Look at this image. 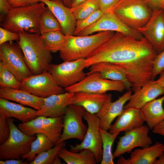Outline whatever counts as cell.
Wrapping results in <instances>:
<instances>
[{"label": "cell", "mask_w": 164, "mask_h": 164, "mask_svg": "<svg viewBox=\"0 0 164 164\" xmlns=\"http://www.w3.org/2000/svg\"><path fill=\"white\" fill-rule=\"evenodd\" d=\"M158 54L144 37L140 39L117 32L84 61L85 68L101 62L115 64L125 70L132 90L152 79L154 60Z\"/></svg>", "instance_id": "obj_1"}, {"label": "cell", "mask_w": 164, "mask_h": 164, "mask_svg": "<svg viewBox=\"0 0 164 164\" xmlns=\"http://www.w3.org/2000/svg\"><path fill=\"white\" fill-rule=\"evenodd\" d=\"M43 2L29 5L11 9L0 20V26L12 32H26L40 35L39 20L47 8Z\"/></svg>", "instance_id": "obj_2"}, {"label": "cell", "mask_w": 164, "mask_h": 164, "mask_svg": "<svg viewBox=\"0 0 164 164\" xmlns=\"http://www.w3.org/2000/svg\"><path fill=\"white\" fill-rule=\"evenodd\" d=\"M17 41L24 55L26 64L32 75L47 70L52 57L45 46L40 34L21 32Z\"/></svg>", "instance_id": "obj_3"}, {"label": "cell", "mask_w": 164, "mask_h": 164, "mask_svg": "<svg viewBox=\"0 0 164 164\" xmlns=\"http://www.w3.org/2000/svg\"><path fill=\"white\" fill-rule=\"evenodd\" d=\"M115 32L103 31L93 35L82 36L66 35V43L60 51V57L63 61L85 59L112 37Z\"/></svg>", "instance_id": "obj_4"}, {"label": "cell", "mask_w": 164, "mask_h": 164, "mask_svg": "<svg viewBox=\"0 0 164 164\" xmlns=\"http://www.w3.org/2000/svg\"><path fill=\"white\" fill-rule=\"evenodd\" d=\"M153 11L146 0H120L111 12L128 26L137 30L148 22Z\"/></svg>", "instance_id": "obj_5"}, {"label": "cell", "mask_w": 164, "mask_h": 164, "mask_svg": "<svg viewBox=\"0 0 164 164\" xmlns=\"http://www.w3.org/2000/svg\"><path fill=\"white\" fill-rule=\"evenodd\" d=\"M10 128L9 137L0 145V160L21 159L31 150L32 142L36 136H28L23 133L14 123L16 120L12 118L7 119Z\"/></svg>", "instance_id": "obj_6"}, {"label": "cell", "mask_w": 164, "mask_h": 164, "mask_svg": "<svg viewBox=\"0 0 164 164\" xmlns=\"http://www.w3.org/2000/svg\"><path fill=\"white\" fill-rule=\"evenodd\" d=\"M85 59L64 61L59 64L50 63L47 71L58 84L65 89L72 86L84 79L87 74L84 71L85 68Z\"/></svg>", "instance_id": "obj_7"}, {"label": "cell", "mask_w": 164, "mask_h": 164, "mask_svg": "<svg viewBox=\"0 0 164 164\" xmlns=\"http://www.w3.org/2000/svg\"><path fill=\"white\" fill-rule=\"evenodd\" d=\"M0 60L5 67L20 82L32 75L17 42L11 41L0 45Z\"/></svg>", "instance_id": "obj_8"}, {"label": "cell", "mask_w": 164, "mask_h": 164, "mask_svg": "<svg viewBox=\"0 0 164 164\" xmlns=\"http://www.w3.org/2000/svg\"><path fill=\"white\" fill-rule=\"evenodd\" d=\"M84 119L87 124V132L84 140L80 144L70 145V151L78 152L84 149L91 151L94 155L97 163H101L102 157V142L100 131V121L96 114L86 111Z\"/></svg>", "instance_id": "obj_9"}, {"label": "cell", "mask_w": 164, "mask_h": 164, "mask_svg": "<svg viewBox=\"0 0 164 164\" xmlns=\"http://www.w3.org/2000/svg\"><path fill=\"white\" fill-rule=\"evenodd\" d=\"M86 111L80 106L72 104L69 106L63 116L62 133L56 144L70 139L75 138L81 141L84 140L87 129L83 121Z\"/></svg>", "instance_id": "obj_10"}, {"label": "cell", "mask_w": 164, "mask_h": 164, "mask_svg": "<svg viewBox=\"0 0 164 164\" xmlns=\"http://www.w3.org/2000/svg\"><path fill=\"white\" fill-rule=\"evenodd\" d=\"M86 77L79 83L64 89L66 92L75 93L84 92L104 94L109 91L122 92L126 89L122 81H114L102 78L99 73L87 74Z\"/></svg>", "instance_id": "obj_11"}, {"label": "cell", "mask_w": 164, "mask_h": 164, "mask_svg": "<svg viewBox=\"0 0 164 164\" xmlns=\"http://www.w3.org/2000/svg\"><path fill=\"white\" fill-rule=\"evenodd\" d=\"M20 89L43 98L64 92L47 70L25 79L21 82Z\"/></svg>", "instance_id": "obj_12"}, {"label": "cell", "mask_w": 164, "mask_h": 164, "mask_svg": "<svg viewBox=\"0 0 164 164\" xmlns=\"http://www.w3.org/2000/svg\"><path fill=\"white\" fill-rule=\"evenodd\" d=\"M106 31L121 32L138 39L144 37L139 31L128 26L112 12L103 13L96 22L77 36H86L96 32Z\"/></svg>", "instance_id": "obj_13"}, {"label": "cell", "mask_w": 164, "mask_h": 164, "mask_svg": "<svg viewBox=\"0 0 164 164\" xmlns=\"http://www.w3.org/2000/svg\"><path fill=\"white\" fill-rule=\"evenodd\" d=\"M149 130L147 125H143L125 132L117 142L116 149L113 154L114 159L126 153H131L136 147L144 148L150 146L152 141L148 135Z\"/></svg>", "instance_id": "obj_14"}, {"label": "cell", "mask_w": 164, "mask_h": 164, "mask_svg": "<svg viewBox=\"0 0 164 164\" xmlns=\"http://www.w3.org/2000/svg\"><path fill=\"white\" fill-rule=\"evenodd\" d=\"M137 30L149 42L158 54L164 50V12L162 9H153L152 16L148 22Z\"/></svg>", "instance_id": "obj_15"}, {"label": "cell", "mask_w": 164, "mask_h": 164, "mask_svg": "<svg viewBox=\"0 0 164 164\" xmlns=\"http://www.w3.org/2000/svg\"><path fill=\"white\" fill-rule=\"evenodd\" d=\"M74 93L66 92L44 98L41 109L37 111V116L55 118L65 114L69 106L72 104Z\"/></svg>", "instance_id": "obj_16"}, {"label": "cell", "mask_w": 164, "mask_h": 164, "mask_svg": "<svg viewBox=\"0 0 164 164\" xmlns=\"http://www.w3.org/2000/svg\"><path fill=\"white\" fill-rule=\"evenodd\" d=\"M132 94L129 90L115 101H111L110 95L108 100L104 104L100 111L96 114L100 121V128L108 131L114 120L122 112L125 103L128 101Z\"/></svg>", "instance_id": "obj_17"}, {"label": "cell", "mask_w": 164, "mask_h": 164, "mask_svg": "<svg viewBox=\"0 0 164 164\" xmlns=\"http://www.w3.org/2000/svg\"><path fill=\"white\" fill-rule=\"evenodd\" d=\"M39 0L44 3L53 14L61 26L63 34L74 35L77 20L71 8L67 7L59 0Z\"/></svg>", "instance_id": "obj_18"}, {"label": "cell", "mask_w": 164, "mask_h": 164, "mask_svg": "<svg viewBox=\"0 0 164 164\" xmlns=\"http://www.w3.org/2000/svg\"><path fill=\"white\" fill-rule=\"evenodd\" d=\"M145 122L140 109L134 107L124 109L110 126L109 132L111 133L125 132L141 126Z\"/></svg>", "instance_id": "obj_19"}, {"label": "cell", "mask_w": 164, "mask_h": 164, "mask_svg": "<svg viewBox=\"0 0 164 164\" xmlns=\"http://www.w3.org/2000/svg\"><path fill=\"white\" fill-rule=\"evenodd\" d=\"M134 92L124 109L132 107L140 109L146 103L164 94V87L152 80Z\"/></svg>", "instance_id": "obj_20"}, {"label": "cell", "mask_w": 164, "mask_h": 164, "mask_svg": "<svg viewBox=\"0 0 164 164\" xmlns=\"http://www.w3.org/2000/svg\"><path fill=\"white\" fill-rule=\"evenodd\" d=\"M164 152V144L156 142L149 147L137 149L131 152L129 158L122 156L118 159V164H153L155 161Z\"/></svg>", "instance_id": "obj_21"}, {"label": "cell", "mask_w": 164, "mask_h": 164, "mask_svg": "<svg viewBox=\"0 0 164 164\" xmlns=\"http://www.w3.org/2000/svg\"><path fill=\"white\" fill-rule=\"evenodd\" d=\"M37 110L0 98V115L6 119L15 118L21 123L29 122L37 118Z\"/></svg>", "instance_id": "obj_22"}, {"label": "cell", "mask_w": 164, "mask_h": 164, "mask_svg": "<svg viewBox=\"0 0 164 164\" xmlns=\"http://www.w3.org/2000/svg\"><path fill=\"white\" fill-rule=\"evenodd\" d=\"M0 97L31 107L37 111L41 109L44 101V98L27 91L8 87L0 88Z\"/></svg>", "instance_id": "obj_23"}, {"label": "cell", "mask_w": 164, "mask_h": 164, "mask_svg": "<svg viewBox=\"0 0 164 164\" xmlns=\"http://www.w3.org/2000/svg\"><path fill=\"white\" fill-rule=\"evenodd\" d=\"M90 67L89 71L87 74L97 72L104 79L123 82L128 90L132 87V84L126 78L125 70L117 65L108 62H101L94 63Z\"/></svg>", "instance_id": "obj_24"}, {"label": "cell", "mask_w": 164, "mask_h": 164, "mask_svg": "<svg viewBox=\"0 0 164 164\" xmlns=\"http://www.w3.org/2000/svg\"><path fill=\"white\" fill-rule=\"evenodd\" d=\"M110 94L84 92L74 93L72 104L83 107L86 111L97 114L108 99Z\"/></svg>", "instance_id": "obj_25"}, {"label": "cell", "mask_w": 164, "mask_h": 164, "mask_svg": "<svg viewBox=\"0 0 164 164\" xmlns=\"http://www.w3.org/2000/svg\"><path fill=\"white\" fill-rule=\"evenodd\" d=\"M164 95L148 102L140 108L145 122L150 130L164 119Z\"/></svg>", "instance_id": "obj_26"}, {"label": "cell", "mask_w": 164, "mask_h": 164, "mask_svg": "<svg viewBox=\"0 0 164 164\" xmlns=\"http://www.w3.org/2000/svg\"><path fill=\"white\" fill-rule=\"evenodd\" d=\"M58 155L67 164L97 163L94 154L87 149L78 152H73L68 150L64 147L60 150Z\"/></svg>", "instance_id": "obj_27"}, {"label": "cell", "mask_w": 164, "mask_h": 164, "mask_svg": "<svg viewBox=\"0 0 164 164\" xmlns=\"http://www.w3.org/2000/svg\"><path fill=\"white\" fill-rule=\"evenodd\" d=\"M36 138L32 142L29 152L22 157L29 162L33 161L36 157L52 148L55 144L45 134L39 132L35 135Z\"/></svg>", "instance_id": "obj_28"}, {"label": "cell", "mask_w": 164, "mask_h": 164, "mask_svg": "<svg viewBox=\"0 0 164 164\" xmlns=\"http://www.w3.org/2000/svg\"><path fill=\"white\" fill-rule=\"evenodd\" d=\"M43 121L44 133L56 145L62 133L63 116L51 118L43 116Z\"/></svg>", "instance_id": "obj_29"}, {"label": "cell", "mask_w": 164, "mask_h": 164, "mask_svg": "<svg viewBox=\"0 0 164 164\" xmlns=\"http://www.w3.org/2000/svg\"><path fill=\"white\" fill-rule=\"evenodd\" d=\"M40 38L45 46L51 52L60 51L67 40V36L61 31L49 32L41 34Z\"/></svg>", "instance_id": "obj_30"}, {"label": "cell", "mask_w": 164, "mask_h": 164, "mask_svg": "<svg viewBox=\"0 0 164 164\" xmlns=\"http://www.w3.org/2000/svg\"><path fill=\"white\" fill-rule=\"evenodd\" d=\"M102 137L103 155L101 164H114L112 152L113 144L120 133H111L108 131L100 128Z\"/></svg>", "instance_id": "obj_31"}, {"label": "cell", "mask_w": 164, "mask_h": 164, "mask_svg": "<svg viewBox=\"0 0 164 164\" xmlns=\"http://www.w3.org/2000/svg\"><path fill=\"white\" fill-rule=\"evenodd\" d=\"M39 26L40 35L53 31H62L59 22L48 7L40 17Z\"/></svg>", "instance_id": "obj_32"}, {"label": "cell", "mask_w": 164, "mask_h": 164, "mask_svg": "<svg viewBox=\"0 0 164 164\" xmlns=\"http://www.w3.org/2000/svg\"><path fill=\"white\" fill-rule=\"evenodd\" d=\"M76 20L84 19L99 9L97 0H87L71 8Z\"/></svg>", "instance_id": "obj_33"}, {"label": "cell", "mask_w": 164, "mask_h": 164, "mask_svg": "<svg viewBox=\"0 0 164 164\" xmlns=\"http://www.w3.org/2000/svg\"><path fill=\"white\" fill-rule=\"evenodd\" d=\"M66 144L65 141L61 142L51 149L37 155L30 162V164H53L55 159L60 150L64 147Z\"/></svg>", "instance_id": "obj_34"}, {"label": "cell", "mask_w": 164, "mask_h": 164, "mask_svg": "<svg viewBox=\"0 0 164 164\" xmlns=\"http://www.w3.org/2000/svg\"><path fill=\"white\" fill-rule=\"evenodd\" d=\"M43 119V116H38L29 122L19 123L18 127L23 133L29 136H34L39 132L44 133Z\"/></svg>", "instance_id": "obj_35"}, {"label": "cell", "mask_w": 164, "mask_h": 164, "mask_svg": "<svg viewBox=\"0 0 164 164\" xmlns=\"http://www.w3.org/2000/svg\"><path fill=\"white\" fill-rule=\"evenodd\" d=\"M21 82L0 61V87L19 89Z\"/></svg>", "instance_id": "obj_36"}, {"label": "cell", "mask_w": 164, "mask_h": 164, "mask_svg": "<svg viewBox=\"0 0 164 164\" xmlns=\"http://www.w3.org/2000/svg\"><path fill=\"white\" fill-rule=\"evenodd\" d=\"M103 13L99 9L88 16L76 21L74 35H77L83 30L96 22L103 15Z\"/></svg>", "instance_id": "obj_37"}, {"label": "cell", "mask_w": 164, "mask_h": 164, "mask_svg": "<svg viewBox=\"0 0 164 164\" xmlns=\"http://www.w3.org/2000/svg\"><path fill=\"white\" fill-rule=\"evenodd\" d=\"M10 128L7 119L0 115V144L4 143L9 138Z\"/></svg>", "instance_id": "obj_38"}, {"label": "cell", "mask_w": 164, "mask_h": 164, "mask_svg": "<svg viewBox=\"0 0 164 164\" xmlns=\"http://www.w3.org/2000/svg\"><path fill=\"white\" fill-rule=\"evenodd\" d=\"M164 70V50L158 54L154 60L152 73V79Z\"/></svg>", "instance_id": "obj_39"}, {"label": "cell", "mask_w": 164, "mask_h": 164, "mask_svg": "<svg viewBox=\"0 0 164 164\" xmlns=\"http://www.w3.org/2000/svg\"><path fill=\"white\" fill-rule=\"evenodd\" d=\"M20 36L18 33L12 32L2 27L0 28V45L8 41H19Z\"/></svg>", "instance_id": "obj_40"}, {"label": "cell", "mask_w": 164, "mask_h": 164, "mask_svg": "<svg viewBox=\"0 0 164 164\" xmlns=\"http://www.w3.org/2000/svg\"><path fill=\"white\" fill-rule=\"evenodd\" d=\"M120 0H97L99 9L104 13L111 12Z\"/></svg>", "instance_id": "obj_41"}, {"label": "cell", "mask_w": 164, "mask_h": 164, "mask_svg": "<svg viewBox=\"0 0 164 164\" xmlns=\"http://www.w3.org/2000/svg\"><path fill=\"white\" fill-rule=\"evenodd\" d=\"M12 8L25 7L32 4L29 0H7Z\"/></svg>", "instance_id": "obj_42"}, {"label": "cell", "mask_w": 164, "mask_h": 164, "mask_svg": "<svg viewBox=\"0 0 164 164\" xmlns=\"http://www.w3.org/2000/svg\"><path fill=\"white\" fill-rule=\"evenodd\" d=\"M11 9L7 0H0V20Z\"/></svg>", "instance_id": "obj_43"}, {"label": "cell", "mask_w": 164, "mask_h": 164, "mask_svg": "<svg viewBox=\"0 0 164 164\" xmlns=\"http://www.w3.org/2000/svg\"><path fill=\"white\" fill-rule=\"evenodd\" d=\"M153 9L164 8V0H146Z\"/></svg>", "instance_id": "obj_44"}, {"label": "cell", "mask_w": 164, "mask_h": 164, "mask_svg": "<svg viewBox=\"0 0 164 164\" xmlns=\"http://www.w3.org/2000/svg\"><path fill=\"white\" fill-rule=\"evenodd\" d=\"M27 160L25 161L22 159H10L4 160H0V164H29Z\"/></svg>", "instance_id": "obj_45"}, {"label": "cell", "mask_w": 164, "mask_h": 164, "mask_svg": "<svg viewBox=\"0 0 164 164\" xmlns=\"http://www.w3.org/2000/svg\"><path fill=\"white\" fill-rule=\"evenodd\" d=\"M152 132L164 137V119L155 126L152 129Z\"/></svg>", "instance_id": "obj_46"}, {"label": "cell", "mask_w": 164, "mask_h": 164, "mask_svg": "<svg viewBox=\"0 0 164 164\" xmlns=\"http://www.w3.org/2000/svg\"><path fill=\"white\" fill-rule=\"evenodd\" d=\"M159 74V78L155 81L160 85L164 87V70L162 72Z\"/></svg>", "instance_id": "obj_47"}, {"label": "cell", "mask_w": 164, "mask_h": 164, "mask_svg": "<svg viewBox=\"0 0 164 164\" xmlns=\"http://www.w3.org/2000/svg\"><path fill=\"white\" fill-rule=\"evenodd\" d=\"M153 164H164V152L155 161Z\"/></svg>", "instance_id": "obj_48"}, {"label": "cell", "mask_w": 164, "mask_h": 164, "mask_svg": "<svg viewBox=\"0 0 164 164\" xmlns=\"http://www.w3.org/2000/svg\"><path fill=\"white\" fill-rule=\"evenodd\" d=\"M87 0H72L70 8H73Z\"/></svg>", "instance_id": "obj_49"}, {"label": "cell", "mask_w": 164, "mask_h": 164, "mask_svg": "<svg viewBox=\"0 0 164 164\" xmlns=\"http://www.w3.org/2000/svg\"><path fill=\"white\" fill-rule=\"evenodd\" d=\"M60 158L57 155L56 157L53 164H62Z\"/></svg>", "instance_id": "obj_50"}, {"label": "cell", "mask_w": 164, "mask_h": 164, "mask_svg": "<svg viewBox=\"0 0 164 164\" xmlns=\"http://www.w3.org/2000/svg\"><path fill=\"white\" fill-rule=\"evenodd\" d=\"M63 4L66 6H70L71 4L72 0H61Z\"/></svg>", "instance_id": "obj_51"}, {"label": "cell", "mask_w": 164, "mask_h": 164, "mask_svg": "<svg viewBox=\"0 0 164 164\" xmlns=\"http://www.w3.org/2000/svg\"><path fill=\"white\" fill-rule=\"evenodd\" d=\"M32 4H34L39 2V0H29Z\"/></svg>", "instance_id": "obj_52"}, {"label": "cell", "mask_w": 164, "mask_h": 164, "mask_svg": "<svg viewBox=\"0 0 164 164\" xmlns=\"http://www.w3.org/2000/svg\"><path fill=\"white\" fill-rule=\"evenodd\" d=\"M163 11V12H164V8L162 9Z\"/></svg>", "instance_id": "obj_53"}]
</instances>
